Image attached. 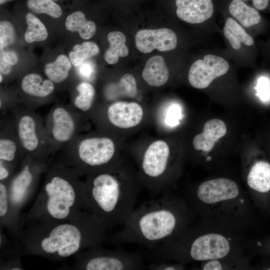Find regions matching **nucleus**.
<instances>
[{
	"instance_id": "nucleus-2",
	"label": "nucleus",
	"mask_w": 270,
	"mask_h": 270,
	"mask_svg": "<svg viewBox=\"0 0 270 270\" xmlns=\"http://www.w3.org/2000/svg\"><path fill=\"white\" fill-rule=\"evenodd\" d=\"M87 212L92 211L85 182L74 169L53 160L34 202L21 218L26 221H64L76 219Z\"/></svg>"
},
{
	"instance_id": "nucleus-41",
	"label": "nucleus",
	"mask_w": 270,
	"mask_h": 270,
	"mask_svg": "<svg viewBox=\"0 0 270 270\" xmlns=\"http://www.w3.org/2000/svg\"><path fill=\"white\" fill-rule=\"evenodd\" d=\"M3 80V76L2 74H0V82H2Z\"/></svg>"
},
{
	"instance_id": "nucleus-39",
	"label": "nucleus",
	"mask_w": 270,
	"mask_h": 270,
	"mask_svg": "<svg viewBox=\"0 0 270 270\" xmlns=\"http://www.w3.org/2000/svg\"><path fill=\"white\" fill-rule=\"evenodd\" d=\"M12 71V66L6 62L2 57L0 58V74L8 75Z\"/></svg>"
},
{
	"instance_id": "nucleus-19",
	"label": "nucleus",
	"mask_w": 270,
	"mask_h": 270,
	"mask_svg": "<svg viewBox=\"0 0 270 270\" xmlns=\"http://www.w3.org/2000/svg\"><path fill=\"white\" fill-rule=\"evenodd\" d=\"M228 10L234 18L246 28L260 24L262 20L259 10L242 0H230Z\"/></svg>"
},
{
	"instance_id": "nucleus-21",
	"label": "nucleus",
	"mask_w": 270,
	"mask_h": 270,
	"mask_svg": "<svg viewBox=\"0 0 270 270\" xmlns=\"http://www.w3.org/2000/svg\"><path fill=\"white\" fill-rule=\"evenodd\" d=\"M223 32L224 36L234 50H239L242 43L247 46L254 44L252 37L246 32L242 26L232 18L226 20Z\"/></svg>"
},
{
	"instance_id": "nucleus-38",
	"label": "nucleus",
	"mask_w": 270,
	"mask_h": 270,
	"mask_svg": "<svg viewBox=\"0 0 270 270\" xmlns=\"http://www.w3.org/2000/svg\"><path fill=\"white\" fill-rule=\"evenodd\" d=\"M202 269L204 270H222V268L219 262L213 260L206 264Z\"/></svg>"
},
{
	"instance_id": "nucleus-9",
	"label": "nucleus",
	"mask_w": 270,
	"mask_h": 270,
	"mask_svg": "<svg viewBox=\"0 0 270 270\" xmlns=\"http://www.w3.org/2000/svg\"><path fill=\"white\" fill-rule=\"evenodd\" d=\"M84 116L71 105L56 104L52 106L44 123L52 156L81 134L84 128Z\"/></svg>"
},
{
	"instance_id": "nucleus-6",
	"label": "nucleus",
	"mask_w": 270,
	"mask_h": 270,
	"mask_svg": "<svg viewBox=\"0 0 270 270\" xmlns=\"http://www.w3.org/2000/svg\"><path fill=\"white\" fill-rule=\"evenodd\" d=\"M52 163H42L26 155L8 182L10 212L9 232L14 237L20 229V210L34 192L41 174H45Z\"/></svg>"
},
{
	"instance_id": "nucleus-14",
	"label": "nucleus",
	"mask_w": 270,
	"mask_h": 270,
	"mask_svg": "<svg viewBox=\"0 0 270 270\" xmlns=\"http://www.w3.org/2000/svg\"><path fill=\"white\" fill-rule=\"evenodd\" d=\"M144 112L142 107L136 102L118 101L107 108L106 116L109 122L120 128L136 126L142 122Z\"/></svg>"
},
{
	"instance_id": "nucleus-23",
	"label": "nucleus",
	"mask_w": 270,
	"mask_h": 270,
	"mask_svg": "<svg viewBox=\"0 0 270 270\" xmlns=\"http://www.w3.org/2000/svg\"><path fill=\"white\" fill-rule=\"evenodd\" d=\"M65 26L69 31L78 32L80 38L84 40L92 38L96 31L95 23L88 20L84 14L80 11L73 12L67 16Z\"/></svg>"
},
{
	"instance_id": "nucleus-20",
	"label": "nucleus",
	"mask_w": 270,
	"mask_h": 270,
	"mask_svg": "<svg viewBox=\"0 0 270 270\" xmlns=\"http://www.w3.org/2000/svg\"><path fill=\"white\" fill-rule=\"evenodd\" d=\"M247 182L252 189L261 192L270 190V164L258 162L252 167L247 178Z\"/></svg>"
},
{
	"instance_id": "nucleus-17",
	"label": "nucleus",
	"mask_w": 270,
	"mask_h": 270,
	"mask_svg": "<svg viewBox=\"0 0 270 270\" xmlns=\"http://www.w3.org/2000/svg\"><path fill=\"white\" fill-rule=\"evenodd\" d=\"M22 90L25 94L34 99H46L54 92V83L48 78L44 80L40 75L32 73L26 75L20 83Z\"/></svg>"
},
{
	"instance_id": "nucleus-16",
	"label": "nucleus",
	"mask_w": 270,
	"mask_h": 270,
	"mask_svg": "<svg viewBox=\"0 0 270 270\" xmlns=\"http://www.w3.org/2000/svg\"><path fill=\"white\" fill-rule=\"evenodd\" d=\"M226 131L222 120L218 118L210 120L204 124L202 132L194 136L193 146L196 150L208 152L219 138L224 136Z\"/></svg>"
},
{
	"instance_id": "nucleus-5",
	"label": "nucleus",
	"mask_w": 270,
	"mask_h": 270,
	"mask_svg": "<svg viewBox=\"0 0 270 270\" xmlns=\"http://www.w3.org/2000/svg\"><path fill=\"white\" fill-rule=\"evenodd\" d=\"M56 162L80 176L112 170L120 163L114 140L105 135L77 136L60 151Z\"/></svg>"
},
{
	"instance_id": "nucleus-1",
	"label": "nucleus",
	"mask_w": 270,
	"mask_h": 270,
	"mask_svg": "<svg viewBox=\"0 0 270 270\" xmlns=\"http://www.w3.org/2000/svg\"><path fill=\"white\" fill-rule=\"evenodd\" d=\"M108 228L92 212L64 221L36 222L21 218L16 248L21 255L60 260L109 242Z\"/></svg>"
},
{
	"instance_id": "nucleus-15",
	"label": "nucleus",
	"mask_w": 270,
	"mask_h": 270,
	"mask_svg": "<svg viewBox=\"0 0 270 270\" xmlns=\"http://www.w3.org/2000/svg\"><path fill=\"white\" fill-rule=\"evenodd\" d=\"M178 18L190 24H200L210 19L214 11L213 0H175Z\"/></svg>"
},
{
	"instance_id": "nucleus-43",
	"label": "nucleus",
	"mask_w": 270,
	"mask_h": 270,
	"mask_svg": "<svg viewBox=\"0 0 270 270\" xmlns=\"http://www.w3.org/2000/svg\"><path fill=\"white\" fill-rule=\"evenodd\" d=\"M269 46H270V45H269Z\"/></svg>"
},
{
	"instance_id": "nucleus-26",
	"label": "nucleus",
	"mask_w": 270,
	"mask_h": 270,
	"mask_svg": "<svg viewBox=\"0 0 270 270\" xmlns=\"http://www.w3.org/2000/svg\"><path fill=\"white\" fill-rule=\"evenodd\" d=\"M72 64L70 58L66 56L60 54L55 61L45 66L44 74L54 84L62 83L68 78Z\"/></svg>"
},
{
	"instance_id": "nucleus-8",
	"label": "nucleus",
	"mask_w": 270,
	"mask_h": 270,
	"mask_svg": "<svg viewBox=\"0 0 270 270\" xmlns=\"http://www.w3.org/2000/svg\"><path fill=\"white\" fill-rule=\"evenodd\" d=\"M74 256V270H138L145 268L139 253L108 249L102 244L88 248Z\"/></svg>"
},
{
	"instance_id": "nucleus-22",
	"label": "nucleus",
	"mask_w": 270,
	"mask_h": 270,
	"mask_svg": "<svg viewBox=\"0 0 270 270\" xmlns=\"http://www.w3.org/2000/svg\"><path fill=\"white\" fill-rule=\"evenodd\" d=\"M77 94L72 101V106L84 116L90 110L95 99V89L89 82L83 81L76 86Z\"/></svg>"
},
{
	"instance_id": "nucleus-29",
	"label": "nucleus",
	"mask_w": 270,
	"mask_h": 270,
	"mask_svg": "<svg viewBox=\"0 0 270 270\" xmlns=\"http://www.w3.org/2000/svg\"><path fill=\"white\" fill-rule=\"evenodd\" d=\"M27 6L34 13L45 14L54 18L62 14L61 8L52 0H28Z\"/></svg>"
},
{
	"instance_id": "nucleus-4",
	"label": "nucleus",
	"mask_w": 270,
	"mask_h": 270,
	"mask_svg": "<svg viewBox=\"0 0 270 270\" xmlns=\"http://www.w3.org/2000/svg\"><path fill=\"white\" fill-rule=\"evenodd\" d=\"M183 208L168 192L145 202L134 209L120 230L110 236L109 242L138 244L152 249L177 232L184 216Z\"/></svg>"
},
{
	"instance_id": "nucleus-40",
	"label": "nucleus",
	"mask_w": 270,
	"mask_h": 270,
	"mask_svg": "<svg viewBox=\"0 0 270 270\" xmlns=\"http://www.w3.org/2000/svg\"><path fill=\"white\" fill-rule=\"evenodd\" d=\"M12 0H0V4H2L6 2L7 1Z\"/></svg>"
},
{
	"instance_id": "nucleus-33",
	"label": "nucleus",
	"mask_w": 270,
	"mask_h": 270,
	"mask_svg": "<svg viewBox=\"0 0 270 270\" xmlns=\"http://www.w3.org/2000/svg\"><path fill=\"white\" fill-rule=\"evenodd\" d=\"M95 66L90 61H84L78 66V72L79 76L84 81H90L94 78L95 74Z\"/></svg>"
},
{
	"instance_id": "nucleus-37",
	"label": "nucleus",
	"mask_w": 270,
	"mask_h": 270,
	"mask_svg": "<svg viewBox=\"0 0 270 270\" xmlns=\"http://www.w3.org/2000/svg\"><path fill=\"white\" fill-rule=\"evenodd\" d=\"M244 2L250 1L252 6L259 11L270 10V0H242Z\"/></svg>"
},
{
	"instance_id": "nucleus-34",
	"label": "nucleus",
	"mask_w": 270,
	"mask_h": 270,
	"mask_svg": "<svg viewBox=\"0 0 270 270\" xmlns=\"http://www.w3.org/2000/svg\"><path fill=\"white\" fill-rule=\"evenodd\" d=\"M180 109L177 104L170 106L166 116V122L169 126H174L179 123L180 118Z\"/></svg>"
},
{
	"instance_id": "nucleus-7",
	"label": "nucleus",
	"mask_w": 270,
	"mask_h": 270,
	"mask_svg": "<svg viewBox=\"0 0 270 270\" xmlns=\"http://www.w3.org/2000/svg\"><path fill=\"white\" fill-rule=\"evenodd\" d=\"M34 110L17 104L10 112L20 143L25 154L46 164L52 162L45 125Z\"/></svg>"
},
{
	"instance_id": "nucleus-18",
	"label": "nucleus",
	"mask_w": 270,
	"mask_h": 270,
	"mask_svg": "<svg viewBox=\"0 0 270 270\" xmlns=\"http://www.w3.org/2000/svg\"><path fill=\"white\" fill-rule=\"evenodd\" d=\"M144 80L150 86L158 87L168 80L169 72L164 58L160 56H154L146 62L142 70Z\"/></svg>"
},
{
	"instance_id": "nucleus-25",
	"label": "nucleus",
	"mask_w": 270,
	"mask_h": 270,
	"mask_svg": "<svg viewBox=\"0 0 270 270\" xmlns=\"http://www.w3.org/2000/svg\"><path fill=\"white\" fill-rule=\"evenodd\" d=\"M137 95L136 80L132 74H129L124 75L118 83L111 84L106 91V96L108 100H113L120 96L134 98Z\"/></svg>"
},
{
	"instance_id": "nucleus-42",
	"label": "nucleus",
	"mask_w": 270,
	"mask_h": 270,
	"mask_svg": "<svg viewBox=\"0 0 270 270\" xmlns=\"http://www.w3.org/2000/svg\"><path fill=\"white\" fill-rule=\"evenodd\" d=\"M54 1H57V0H52Z\"/></svg>"
},
{
	"instance_id": "nucleus-11",
	"label": "nucleus",
	"mask_w": 270,
	"mask_h": 270,
	"mask_svg": "<svg viewBox=\"0 0 270 270\" xmlns=\"http://www.w3.org/2000/svg\"><path fill=\"white\" fill-rule=\"evenodd\" d=\"M136 46L142 53H149L154 49L166 52L174 49L177 45L175 32L167 28L142 30L135 36Z\"/></svg>"
},
{
	"instance_id": "nucleus-10",
	"label": "nucleus",
	"mask_w": 270,
	"mask_h": 270,
	"mask_svg": "<svg viewBox=\"0 0 270 270\" xmlns=\"http://www.w3.org/2000/svg\"><path fill=\"white\" fill-rule=\"evenodd\" d=\"M228 69L229 64L223 58L208 54L202 60H196L191 66L188 81L194 88H205L214 79L226 74Z\"/></svg>"
},
{
	"instance_id": "nucleus-12",
	"label": "nucleus",
	"mask_w": 270,
	"mask_h": 270,
	"mask_svg": "<svg viewBox=\"0 0 270 270\" xmlns=\"http://www.w3.org/2000/svg\"><path fill=\"white\" fill-rule=\"evenodd\" d=\"M239 194L237 184L226 178H217L202 183L197 188L196 194L197 198L205 204L233 199Z\"/></svg>"
},
{
	"instance_id": "nucleus-13",
	"label": "nucleus",
	"mask_w": 270,
	"mask_h": 270,
	"mask_svg": "<svg viewBox=\"0 0 270 270\" xmlns=\"http://www.w3.org/2000/svg\"><path fill=\"white\" fill-rule=\"evenodd\" d=\"M25 154L18 139L12 117L0 120V160L18 168Z\"/></svg>"
},
{
	"instance_id": "nucleus-35",
	"label": "nucleus",
	"mask_w": 270,
	"mask_h": 270,
	"mask_svg": "<svg viewBox=\"0 0 270 270\" xmlns=\"http://www.w3.org/2000/svg\"><path fill=\"white\" fill-rule=\"evenodd\" d=\"M182 268V266L180 264L168 262H152L148 266V268L151 270H175Z\"/></svg>"
},
{
	"instance_id": "nucleus-30",
	"label": "nucleus",
	"mask_w": 270,
	"mask_h": 270,
	"mask_svg": "<svg viewBox=\"0 0 270 270\" xmlns=\"http://www.w3.org/2000/svg\"><path fill=\"white\" fill-rule=\"evenodd\" d=\"M0 226L9 231L10 228V204L8 182H0Z\"/></svg>"
},
{
	"instance_id": "nucleus-24",
	"label": "nucleus",
	"mask_w": 270,
	"mask_h": 270,
	"mask_svg": "<svg viewBox=\"0 0 270 270\" xmlns=\"http://www.w3.org/2000/svg\"><path fill=\"white\" fill-rule=\"evenodd\" d=\"M110 47L104 53L105 61L110 64H116L120 57H125L128 54V49L126 44V37L118 31L110 32L107 36Z\"/></svg>"
},
{
	"instance_id": "nucleus-36",
	"label": "nucleus",
	"mask_w": 270,
	"mask_h": 270,
	"mask_svg": "<svg viewBox=\"0 0 270 270\" xmlns=\"http://www.w3.org/2000/svg\"><path fill=\"white\" fill-rule=\"evenodd\" d=\"M0 56L6 62L11 66L16 64L18 62V56L13 51L0 50Z\"/></svg>"
},
{
	"instance_id": "nucleus-27",
	"label": "nucleus",
	"mask_w": 270,
	"mask_h": 270,
	"mask_svg": "<svg viewBox=\"0 0 270 270\" xmlns=\"http://www.w3.org/2000/svg\"><path fill=\"white\" fill-rule=\"evenodd\" d=\"M27 29L24 40L28 43L44 41L48 36L47 30L44 24L35 16L28 12L26 16Z\"/></svg>"
},
{
	"instance_id": "nucleus-31",
	"label": "nucleus",
	"mask_w": 270,
	"mask_h": 270,
	"mask_svg": "<svg viewBox=\"0 0 270 270\" xmlns=\"http://www.w3.org/2000/svg\"><path fill=\"white\" fill-rule=\"evenodd\" d=\"M15 38L14 30L12 24L8 21L0 23V50L14 43Z\"/></svg>"
},
{
	"instance_id": "nucleus-32",
	"label": "nucleus",
	"mask_w": 270,
	"mask_h": 270,
	"mask_svg": "<svg viewBox=\"0 0 270 270\" xmlns=\"http://www.w3.org/2000/svg\"><path fill=\"white\" fill-rule=\"evenodd\" d=\"M257 95L262 101L270 99V80L266 76H261L256 85Z\"/></svg>"
},
{
	"instance_id": "nucleus-28",
	"label": "nucleus",
	"mask_w": 270,
	"mask_h": 270,
	"mask_svg": "<svg viewBox=\"0 0 270 270\" xmlns=\"http://www.w3.org/2000/svg\"><path fill=\"white\" fill-rule=\"evenodd\" d=\"M100 49L93 42H85L74 46L73 50L69 54V58L72 64L78 67L86 59L98 54Z\"/></svg>"
},
{
	"instance_id": "nucleus-3",
	"label": "nucleus",
	"mask_w": 270,
	"mask_h": 270,
	"mask_svg": "<svg viewBox=\"0 0 270 270\" xmlns=\"http://www.w3.org/2000/svg\"><path fill=\"white\" fill-rule=\"evenodd\" d=\"M85 184L92 210L108 230L123 226L140 192L138 182L130 170L120 163L112 170L87 175Z\"/></svg>"
}]
</instances>
